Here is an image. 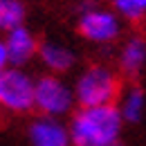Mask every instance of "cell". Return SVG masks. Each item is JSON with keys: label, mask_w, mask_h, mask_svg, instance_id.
I'll list each match as a JSON object with an SVG mask.
<instances>
[{"label": "cell", "mask_w": 146, "mask_h": 146, "mask_svg": "<svg viewBox=\"0 0 146 146\" xmlns=\"http://www.w3.org/2000/svg\"><path fill=\"white\" fill-rule=\"evenodd\" d=\"M70 137L72 146H115L119 144L124 117L115 106H94L79 108L70 117Z\"/></svg>", "instance_id": "1"}, {"label": "cell", "mask_w": 146, "mask_h": 146, "mask_svg": "<svg viewBox=\"0 0 146 146\" xmlns=\"http://www.w3.org/2000/svg\"><path fill=\"white\" fill-rule=\"evenodd\" d=\"M74 97L79 108H94V106H115L121 97V81L119 74L108 65H90L76 76L74 81Z\"/></svg>", "instance_id": "2"}, {"label": "cell", "mask_w": 146, "mask_h": 146, "mask_svg": "<svg viewBox=\"0 0 146 146\" xmlns=\"http://www.w3.org/2000/svg\"><path fill=\"white\" fill-rule=\"evenodd\" d=\"M74 104H76L74 88L70 83H65L61 76L43 74V76L36 79V86H34V108L43 117L61 119L68 112H72Z\"/></svg>", "instance_id": "3"}, {"label": "cell", "mask_w": 146, "mask_h": 146, "mask_svg": "<svg viewBox=\"0 0 146 146\" xmlns=\"http://www.w3.org/2000/svg\"><path fill=\"white\" fill-rule=\"evenodd\" d=\"M34 86L36 79L23 68H7L0 72V108L18 115L34 110Z\"/></svg>", "instance_id": "4"}, {"label": "cell", "mask_w": 146, "mask_h": 146, "mask_svg": "<svg viewBox=\"0 0 146 146\" xmlns=\"http://www.w3.org/2000/svg\"><path fill=\"white\" fill-rule=\"evenodd\" d=\"M79 34L94 45H110L121 36V18L104 7H86L79 14Z\"/></svg>", "instance_id": "5"}, {"label": "cell", "mask_w": 146, "mask_h": 146, "mask_svg": "<svg viewBox=\"0 0 146 146\" xmlns=\"http://www.w3.org/2000/svg\"><path fill=\"white\" fill-rule=\"evenodd\" d=\"M29 144L32 146H72L70 128L54 117H36L29 124Z\"/></svg>", "instance_id": "6"}, {"label": "cell", "mask_w": 146, "mask_h": 146, "mask_svg": "<svg viewBox=\"0 0 146 146\" xmlns=\"http://www.w3.org/2000/svg\"><path fill=\"white\" fill-rule=\"evenodd\" d=\"M5 43H7V50H9V61H11V65L14 68H23V65H27L34 56H38V40L36 36L23 25L18 29H14V32H9L7 36H5Z\"/></svg>", "instance_id": "7"}, {"label": "cell", "mask_w": 146, "mask_h": 146, "mask_svg": "<svg viewBox=\"0 0 146 146\" xmlns=\"http://www.w3.org/2000/svg\"><path fill=\"white\" fill-rule=\"evenodd\" d=\"M117 65L124 76H137L146 65V38L144 36H128L117 54Z\"/></svg>", "instance_id": "8"}, {"label": "cell", "mask_w": 146, "mask_h": 146, "mask_svg": "<svg viewBox=\"0 0 146 146\" xmlns=\"http://www.w3.org/2000/svg\"><path fill=\"white\" fill-rule=\"evenodd\" d=\"M38 61L43 63V68L47 70V74L61 76V74L70 72L74 68L76 56H74V52L70 47L50 40V43H43V45L38 47Z\"/></svg>", "instance_id": "9"}, {"label": "cell", "mask_w": 146, "mask_h": 146, "mask_svg": "<svg viewBox=\"0 0 146 146\" xmlns=\"http://www.w3.org/2000/svg\"><path fill=\"white\" fill-rule=\"evenodd\" d=\"M119 112L124 117V121L128 124H137L142 117H144L146 110V94L139 86H130L126 90H121V97H119Z\"/></svg>", "instance_id": "10"}, {"label": "cell", "mask_w": 146, "mask_h": 146, "mask_svg": "<svg viewBox=\"0 0 146 146\" xmlns=\"http://www.w3.org/2000/svg\"><path fill=\"white\" fill-rule=\"evenodd\" d=\"M25 16H27V9L23 0H0V29L5 34L23 27Z\"/></svg>", "instance_id": "11"}, {"label": "cell", "mask_w": 146, "mask_h": 146, "mask_svg": "<svg viewBox=\"0 0 146 146\" xmlns=\"http://www.w3.org/2000/svg\"><path fill=\"white\" fill-rule=\"evenodd\" d=\"M112 11L121 20L137 23L146 16V0H112Z\"/></svg>", "instance_id": "12"}, {"label": "cell", "mask_w": 146, "mask_h": 146, "mask_svg": "<svg viewBox=\"0 0 146 146\" xmlns=\"http://www.w3.org/2000/svg\"><path fill=\"white\" fill-rule=\"evenodd\" d=\"M7 68H11V61H9V50H7L5 38H0V72H5Z\"/></svg>", "instance_id": "13"}, {"label": "cell", "mask_w": 146, "mask_h": 146, "mask_svg": "<svg viewBox=\"0 0 146 146\" xmlns=\"http://www.w3.org/2000/svg\"><path fill=\"white\" fill-rule=\"evenodd\" d=\"M115 146H121V144H115Z\"/></svg>", "instance_id": "14"}]
</instances>
